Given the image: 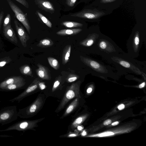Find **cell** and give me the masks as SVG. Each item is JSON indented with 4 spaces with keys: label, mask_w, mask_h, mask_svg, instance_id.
Here are the masks:
<instances>
[{
    "label": "cell",
    "mask_w": 146,
    "mask_h": 146,
    "mask_svg": "<svg viewBox=\"0 0 146 146\" xmlns=\"http://www.w3.org/2000/svg\"><path fill=\"white\" fill-rule=\"evenodd\" d=\"M82 31L81 28L63 29L57 32L56 34L61 36L73 35L79 33Z\"/></svg>",
    "instance_id": "cell-18"
},
{
    "label": "cell",
    "mask_w": 146,
    "mask_h": 146,
    "mask_svg": "<svg viewBox=\"0 0 146 146\" xmlns=\"http://www.w3.org/2000/svg\"><path fill=\"white\" fill-rule=\"evenodd\" d=\"M78 101V98L77 97L74 99L66 108L62 117H66L71 113L77 106Z\"/></svg>",
    "instance_id": "cell-20"
},
{
    "label": "cell",
    "mask_w": 146,
    "mask_h": 146,
    "mask_svg": "<svg viewBox=\"0 0 146 146\" xmlns=\"http://www.w3.org/2000/svg\"><path fill=\"white\" fill-rule=\"evenodd\" d=\"M80 83V81L74 83L68 88L56 112L61 111L70 101L78 96Z\"/></svg>",
    "instance_id": "cell-6"
},
{
    "label": "cell",
    "mask_w": 146,
    "mask_h": 146,
    "mask_svg": "<svg viewBox=\"0 0 146 146\" xmlns=\"http://www.w3.org/2000/svg\"><path fill=\"white\" fill-rule=\"evenodd\" d=\"M36 4L39 8L46 12L53 13L54 11V6L50 1L47 0H35Z\"/></svg>",
    "instance_id": "cell-16"
},
{
    "label": "cell",
    "mask_w": 146,
    "mask_h": 146,
    "mask_svg": "<svg viewBox=\"0 0 146 146\" xmlns=\"http://www.w3.org/2000/svg\"><path fill=\"white\" fill-rule=\"evenodd\" d=\"M114 134V133L113 132L108 131L101 133L99 134L98 136L99 137H103L112 135Z\"/></svg>",
    "instance_id": "cell-30"
},
{
    "label": "cell",
    "mask_w": 146,
    "mask_h": 146,
    "mask_svg": "<svg viewBox=\"0 0 146 146\" xmlns=\"http://www.w3.org/2000/svg\"><path fill=\"white\" fill-rule=\"evenodd\" d=\"M4 14V12L3 11H2L0 13V29L3 20Z\"/></svg>",
    "instance_id": "cell-33"
},
{
    "label": "cell",
    "mask_w": 146,
    "mask_h": 146,
    "mask_svg": "<svg viewBox=\"0 0 146 146\" xmlns=\"http://www.w3.org/2000/svg\"><path fill=\"white\" fill-rule=\"evenodd\" d=\"M49 64L51 67L56 70H58L60 68V64L58 61L55 58L49 57L47 58Z\"/></svg>",
    "instance_id": "cell-24"
},
{
    "label": "cell",
    "mask_w": 146,
    "mask_h": 146,
    "mask_svg": "<svg viewBox=\"0 0 146 146\" xmlns=\"http://www.w3.org/2000/svg\"><path fill=\"white\" fill-rule=\"evenodd\" d=\"M61 24L67 28L82 27L83 25L79 23L71 21H66L62 23Z\"/></svg>",
    "instance_id": "cell-23"
},
{
    "label": "cell",
    "mask_w": 146,
    "mask_h": 146,
    "mask_svg": "<svg viewBox=\"0 0 146 146\" xmlns=\"http://www.w3.org/2000/svg\"><path fill=\"white\" fill-rule=\"evenodd\" d=\"M11 9L14 13L17 19L25 27L29 34L31 27L26 14H25L11 0H7Z\"/></svg>",
    "instance_id": "cell-8"
},
{
    "label": "cell",
    "mask_w": 146,
    "mask_h": 146,
    "mask_svg": "<svg viewBox=\"0 0 146 146\" xmlns=\"http://www.w3.org/2000/svg\"><path fill=\"white\" fill-rule=\"evenodd\" d=\"M111 122V121L110 119H108L104 121L103 124L105 125H107L110 124Z\"/></svg>",
    "instance_id": "cell-35"
},
{
    "label": "cell",
    "mask_w": 146,
    "mask_h": 146,
    "mask_svg": "<svg viewBox=\"0 0 146 146\" xmlns=\"http://www.w3.org/2000/svg\"><path fill=\"white\" fill-rule=\"evenodd\" d=\"M36 13L40 19L49 28L52 27V24L47 18L42 14L38 11H36Z\"/></svg>",
    "instance_id": "cell-25"
},
{
    "label": "cell",
    "mask_w": 146,
    "mask_h": 146,
    "mask_svg": "<svg viewBox=\"0 0 146 146\" xmlns=\"http://www.w3.org/2000/svg\"><path fill=\"white\" fill-rule=\"evenodd\" d=\"M54 44L53 41L49 38H45L40 40L37 46L43 48H46L52 46Z\"/></svg>",
    "instance_id": "cell-21"
},
{
    "label": "cell",
    "mask_w": 146,
    "mask_h": 146,
    "mask_svg": "<svg viewBox=\"0 0 146 146\" xmlns=\"http://www.w3.org/2000/svg\"><path fill=\"white\" fill-rule=\"evenodd\" d=\"M44 101V96L39 94L31 104L25 108L19 109L17 113L18 117L21 118H27L33 116L42 108Z\"/></svg>",
    "instance_id": "cell-2"
},
{
    "label": "cell",
    "mask_w": 146,
    "mask_h": 146,
    "mask_svg": "<svg viewBox=\"0 0 146 146\" xmlns=\"http://www.w3.org/2000/svg\"><path fill=\"white\" fill-rule=\"evenodd\" d=\"M100 35L99 33H93L89 34L84 39L80 42V45L87 47H92V53L96 41Z\"/></svg>",
    "instance_id": "cell-12"
},
{
    "label": "cell",
    "mask_w": 146,
    "mask_h": 146,
    "mask_svg": "<svg viewBox=\"0 0 146 146\" xmlns=\"http://www.w3.org/2000/svg\"><path fill=\"white\" fill-rule=\"evenodd\" d=\"M11 17L9 14H8L5 17L3 22V28L11 25Z\"/></svg>",
    "instance_id": "cell-29"
},
{
    "label": "cell",
    "mask_w": 146,
    "mask_h": 146,
    "mask_svg": "<svg viewBox=\"0 0 146 146\" xmlns=\"http://www.w3.org/2000/svg\"><path fill=\"white\" fill-rule=\"evenodd\" d=\"M39 87L42 89H44L45 87L44 83L43 82H39Z\"/></svg>",
    "instance_id": "cell-37"
},
{
    "label": "cell",
    "mask_w": 146,
    "mask_h": 146,
    "mask_svg": "<svg viewBox=\"0 0 146 146\" xmlns=\"http://www.w3.org/2000/svg\"><path fill=\"white\" fill-rule=\"evenodd\" d=\"M80 58L83 63L92 70V72H95L96 75H107V74H111L110 73V70H108L109 69H107V67L102 64L101 63L81 56Z\"/></svg>",
    "instance_id": "cell-7"
},
{
    "label": "cell",
    "mask_w": 146,
    "mask_h": 146,
    "mask_svg": "<svg viewBox=\"0 0 146 146\" xmlns=\"http://www.w3.org/2000/svg\"><path fill=\"white\" fill-rule=\"evenodd\" d=\"M77 127L78 129V130H81L83 128L82 126L79 125Z\"/></svg>",
    "instance_id": "cell-42"
},
{
    "label": "cell",
    "mask_w": 146,
    "mask_h": 146,
    "mask_svg": "<svg viewBox=\"0 0 146 146\" xmlns=\"http://www.w3.org/2000/svg\"><path fill=\"white\" fill-rule=\"evenodd\" d=\"M71 48V45L68 44L64 48L62 55V63L63 65L66 64L69 60Z\"/></svg>",
    "instance_id": "cell-19"
},
{
    "label": "cell",
    "mask_w": 146,
    "mask_h": 146,
    "mask_svg": "<svg viewBox=\"0 0 146 146\" xmlns=\"http://www.w3.org/2000/svg\"><path fill=\"white\" fill-rule=\"evenodd\" d=\"M11 61V59L9 56L0 59V68L3 67Z\"/></svg>",
    "instance_id": "cell-27"
},
{
    "label": "cell",
    "mask_w": 146,
    "mask_h": 146,
    "mask_svg": "<svg viewBox=\"0 0 146 146\" xmlns=\"http://www.w3.org/2000/svg\"><path fill=\"white\" fill-rule=\"evenodd\" d=\"M117 60L116 63H119V65H120L122 67L126 68V70H131V72H134L136 74H140L139 72L141 73L140 70L141 69L134 67V65L133 64H132L131 62H130L128 61L127 59L126 60H125L124 59L123 60L121 59V60L119 59V60Z\"/></svg>",
    "instance_id": "cell-17"
},
{
    "label": "cell",
    "mask_w": 146,
    "mask_h": 146,
    "mask_svg": "<svg viewBox=\"0 0 146 146\" xmlns=\"http://www.w3.org/2000/svg\"><path fill=\"white\" fill-rule=\"evenodd\" d=\"M121 50L110 38L100 35L95 43L93 53L109 58L119 54Z\"/></svg>",
    "instance_id": "cell-1"
},
{
    "label": "cell",
    "mask_w": 146,
    "mask_h": 146,
    "mask_svg": "<svg viewBox=\"0 0 146 146\" xmlns=\"http://www.w3.org/2000/svg\"><path fill=\"white\" fill-rule=\"evenodd\" d=\"M145 82H143L142 84H141L139 85V88H141L145 86Z\"/></svg>",
    "instance_id": "cell-39"
},
{
    "label": "cell",
    "mask_w": 146,
    "mask_h": 146,
    "mask_svg": "<svg viewBox=\"0 0 146 146\" xmlns=\"http://www.w3.org/2000/svg\"><path fill=\"white\" fill-rule=\"evenodd\" d=\"M44 118L30 120H23L17 122L5 129L0 130V132L12 130L25 131L28 130H34L38 126L37 123Z\"/></svg>",
    "instance_id": "cell-3"
},
{
    "label": "cell",
    "mask_w": 146,
    "mask_h": 146,
    "mask_svg": "<svg viewBox=\"0 0 146 146\" xmlns=\"http://www.w3.org/2000/svg\"><path fill=\"white\" fill-rule=\"evenodd\" d=\"M116 0H101L100 2L102 3H106L112 2L115 1Z\"/></svg>",
    "instance_id": "cell-34"
},
{
    "label": "cell",
    "mask_w": 146,
    "mask_h": 146,
    "mask_svg": "<svg viewBox=\"0 0 146 146\" xmlns=\"http://www.w3.org/2000/svg\"><path fill=\"white\" fill-rule=\"evenodd\" d=\"M79 77L77 74H69L66 78V81L68 83H71L77 80Z\"/></svg>",
    "instance_id": "cell-26"
},
{
    "label": "cell",
    "mask_w": 146,
    "mask_h": 146,
    "mask_svg": "<svg viewBox=\"0 0 146 146\" xmlns=\"http://www.w3.org/2000/svg\"><path fill=\"white\" fill-rule=\"evenodd\" d=\"M125 108V105L123 104H121L119 105L117 108L119 110H122L124 109Z\"/></svg>",
    "instance_id": "cell-38"
},
{
    "label": "cell",
    "mask_w": 146,
    "mask_h": 146,
    "mask_svg": "<svg viewBox=\"0 0 146 146\" xmlns=\"http://www.w3.org/2000/svg\"><path fill=\"white\" fill-rule=\"evenodd\" d=\"M119 123V122L118 121H116L112 123L111 124V125L113 126H115L118 125Z\"/></svg>",
    "instance_id": "cell-41"
},
{
    "label": "cell",
    "mask_w": 146,
    "mask_h": 146,
    "mask_svg": "<svg viewBox=\"0 0 146 146\" xmlns=\"http://www.w3.org/2000/svg\"><path fill=\"white\" fill-rule=\"evenodd\" d=\"M86 132L85 131H84L82 133V136H84L85 135H86Z\"/></svg>",
    "instance_id": "cell-43"
},
{
    "label": "cell",
    "mask_w": 146,
    "mask_h": 146,
    "mask_svg": "<svg viewBox=\"0 0 146 146\" xmlns=\"http://www.w3.org/2000/svg\"><path fill=\"white\" fill-rule=\"evenodd\" d=\"M39 82L38 78H35L23 92L17 96L9 100V101L11 102H16L19 103L24 98L34 93L38 88Z\"/></svg>",
    "instance_id": "cell-9"
},
{
    "label": "cell",
    "mask_w": 146,
    "mask_h": 146,
    "mask_svg": "<svg viewBox=\"0 0 146 146\" xmlns=\"http://www.w3.org/2000/svg\"><path fill=\"white\" fill-rule=\"evenodd\" d=\"M78 134L75 133H71L68 134L67 136L68 137H74L77 136Z\"/></svg>",
    "instance_id": "cell-36"
},
{
    "label": "cell",
    "mask_w": 146,
    "mask_h": 146,
    "mask_svg": "<svg viewBox=\"0 0 146 146\" xmlns=\"http://www.w3.org/2000/svg\"><path fill=\"white\" fill-rule=\"evenodd\" d=\"M37 66L38 68L36 69V72L37 76L42 80H50L51 75L48 68L39 63L37 64Z\"/></svg>",
    "instance_id": "cell-14"
},
{
    "label": "cell",
    "mask_w": 146,
    "mask_h": 146,
    "mask_svg": "<svg viewBox=\"0 0 146 146\" xmlns=\"http://www.w3.org/2000/svg\"><path fill=\"white\" fill-rule=\"evenodd\" d=\"M17 106H7L0 110V124L2 125L9 123L16 120L17 117Z\"/></svg>",
    "instance_id": "cell-5"
},
{
    "label": "cell",
    "mask_w": 146,
    "mask_h": 146,
    "mask_svg": "<svg viewBox=\"0 0 146 146\" xmlns=\"http://www.w3.org/2000/svg\"><path fill=\"white\" fill-rule=\"evenodd\" d=\"M23 5L27 8H29V5L28 3L26 0H15Z\"/></svg>",
    "instance_id": "cell-31"
},
{
    "label": "cell",
    "mask_w": 146,
    "mask_h": 146,
    "mask_svg": "<svg viewBox=\"0 0 146 146\" xmlns=\"http://www.w3.org/2000/svg\"><path fill=\"white\" fill-rule=\"evenodd\" d=\"M25 82H26L25 80L21 76H14L9 77L0 82V91L8 85Z\"/></svg>",
    "instance_id": "cell-13"
},
{
    "label": "cell",
    "mask_w": 146,
    "mask_h": 146,
    "mask_svg": "<svg viewBox=\"0 0 146 146\" xmlns=\"http://www.w3.org/2000/svg\"><path fill=\"white\" fill-rule=\"evenodd\" d=\"M77 0H66V3L69 7H72L75 4Z\"/></svg>",
    "instance_id": "cell-32"
},
{
    "label": "cell",
    "mask_w": 146,
    "mask_h": 146,
    "mask_svg": "<svg viewBox=\"0 0 146 146\" xmlns=\"http://www.w3.org/2000/svg\"><path fill=\"white\" fill-rule=\"evenodd\" d=\"M104 14V12L96 9H85L80 12L72 13L70 16L81 18L94 20L100 18Z\"/></svg>",
    "instance_id": "cell-10"
},
{
    "label": "cell",
    "mask_w": 146,
    "mask_h": 146,
    "mask_svg": "<svg viewBox=\"0 0 146 146\" xmlns=\"http://www.w3.org/2000/svg\"><path fill=\"white\" fill-rule=\"evenodd\" d=\"M61 76H59L55 79L52 89V91L54 92L57 88L60 85L62 80Z\"/></svg>",
    "instance_id": "cell-28"
},
{
    "label": "cell",
    "mask_w": 146,
    "mask_h": 146,
    "mask_svg": "<svg viewBox=\"0 0 146 146\" xmlns=\"http://www.w3.org/2000/svg\"><path fill=\"white\" fill-rule=\"evenodd\" d=\"M14 23L18 36L22 46L24 47L27 46V43L30 37L26 32L23 26L18 21L15 19Z\"/></svg>",
    "instance_id": "cell-11"
},
{
    "label": "cell",
    "mask_w": 146,
    "mask_h": 146,
    "mask_svg": "<svg viewBox=\"0 0 146 146\" xmlns=\"http://www.w3.org/2000/svg\"><path fill=\"white\" fill-rule=\"evenodd\" d=\"M20 72L23 75L29 76L32 77H33L31 69L27 64H25L21 66L19 68Z\"/></svg>",
    "instance_id": "cell-22"
},
{
    "label": "cell",
    "mask_w": 146,
    "mask_h": 146,
    "mask_svg": "<svg viewBox=\"0 0 146 146\" xmlns=\"http://www.w3.org/2000/svg\"><path fill=\"white\" fill-rule=\"evenodd\" d=\"M92 91V88H88L87 90V92L88 93H91Z\"/></svg>",
    "instance_id": "cell-40"
},
{
    "label": "cell",
    "mask_w": 146,
    "mask_h": 146,
    "mask_svg": "<svg viewBox=\"0 0 146 146\" xmlns=\"http://www.w3.org/2000/svg\"><path fill=\"white\" fill-rule=\"evenodd\" d=\"M144 37L141 36L138 31L130 37L127 45L129 54L131 56L133 57L138 56Z\"/></svg>",
    "instance_id": "cell-4"
},
{
    "label": "cell",
    "mask_w": 146,
    "mask_h": 146,
    "mask_svg": "<svg viewBox=\"0 0 146 146\" xmlns=\"http://www.w3.org/2000/svg\"><path fill=\"white\" fill-rule=\"evenodd\" d=\"M3 33L4 36L9 40L15 44L17 43V38L11 24L3 28Z\"/></svg>",
    "instance_id": "cell-15"
}]
</instances>
